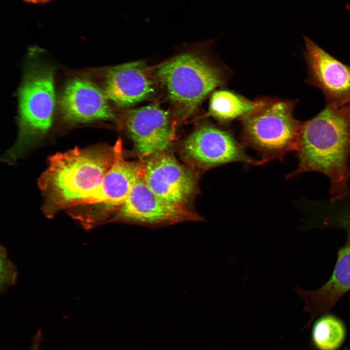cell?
<instances>
[{
  "mask_svg": "<svg viewBox=\"0 0 350 350\" xmlns=\"http://www.w3.org/2000/svg\"><path fill=\"white\" fill-rule=\"evenodd\" d=\"M296 157V169L286 175L314 172L330 181L328 200L333 203L349 195L350 180V104L339 107L326 105L312 118L303 122Z\"/></svg>",
  "mask_w": 350,
  "mask_h": 350,
  "instance_id": "cell-1",
  "label": "cell"
},
{
  "mask_svg": "<svg viewBox=\"0 0 350 350\" xmlns=\"http://www.w3.org/2000/svg\"><path fill=\"white\" fill-rule=\"evenodd\" d=\"M113 147L99 145L58 153L38 184L44 198L43 214L53 218L61 210L76 207L98 188L111 166Z\"/></svg>",
  "mask_w": 350,
  "mask_h": 350,
  "instance_id": "cell-2",
  "label": "cell"
},
{
  "mask_svg": "<svg viewBox=\"0 0 350 350\" xmlns=\"http://www.w3.org/2000/svg\"><path fill=\"white\" fill-rule=\"evenodd\" d=\"M295 105L294 101L258 100L256 107L242 118L244 146L257 151L265 163L283 161L296 151L303 121L294 117Z\"/></svg>",
  "mask_w": 350,
  "mask_h": 350,
  "instance_id": "cell-3",
  "label": "cell"
},
{
  "mask_svg": "<svg viewBox=\"0 0 350 350\" xmlns=\"http://www.w3.org/2000/svg\"><path fill=\"white\" fill-rule=\"evenodd\" d=\"M176 114L190 117L204 99L223 82L221 70L199 55L185 53L162 64L156 72Z\"/></svg>",
  "mask_w": 350,
  "mask_h": 350,
  "instance_id": "cell-4",
  "label": "cell"
},
{
  "mask_svg": "<svg viewBox=\"0 0 350 350\" xmlns=\"http://www.w3.org/2000/svg\"><path fill=\"white\" fill-rule=\"evenodd\" d=\"M113 149V163L100 186L79 206L68 212L86 230L108 222L143 175V163L124 158L121 140L116 141Z\"/></svg>",
  "mask_w": 350,
  "mask_h": 350,
  "instance_id": "cell-5",
  "label": "cell"
},
{
  "mask_svg": "<svg viewBox=\"0 0 350 350\" xmlns=\"http://www.w3.org/2000/svg\"><path fill=\"white\" fill-rule=\"evenodd\" d=\"M55 107L53 73L35 67L28 72L19 91V131L8 152L10 159L42 139L50 128Z\"/></svg>",
  "mask_w": 350,
  "mask_h": 350,
  "instance_id": "cell-6",
  "label": "cell"
},
{
  "mask_svg": "<svg viewBox=\"0 0 350 350\" xmlns=\"http://www.w3.org/2000/svg\"><path fill=\"white\" fill-rule=\"evenodd\" d=\"M244 147L228 131L204 124L187 137L181 151L189 167L199 173L235 162L252 165L265 164L261 159L250 157Z\"/></svg>",
  "mask_w": 350,
  "mask_h": 350,
  "instance_id": "cell-7",
  "label": "cell"
},
{
  "mask_svg": "<svg viewBox=\"0 0 350 350\" xmlns=\"http://www.w3.org/2000/svg\"><path fill=\"white\" fill-rule=\"evenodd\" d=\"M203 220L190 207L171 204L160 198L147 186L142 175L108 222L160 227Z\"/></svg>",
  "mask_w": 350,
  "mask_h": 350,
  "instance_id": "cell-8",
  "label": "cell"
},
{
  "mask_svg": "<svg viewBox=\"0 0 350 350\" xmlns=\"http://www.w3.org/2000/svg\"><path fill=\"white\" fill-rule=\"evenodd\" d=\"M143 163V179L154 193L168 203L188 206L198 191V172L180 164L167 150Z\"/></svg>",
  "mask_w": 350,
  "mask_h": 350,
  "instance_id": "cell-9",
  "label": "cell"
},
{
  "mask_svg": "<svg viewBox=\"0 0 350 350\" xmlns=\"http://www.w3.org/2000/svg\"><path fill=\"white\" fill-rule=\"evenodd\" d=\"M304 40L308 73L306 82L322 92L326 105L339 107L350 104V66L309 37L304 36Z\"/></svg>",
  "mask_w": 350,
  "mask_h": 350,
  "instance_id": "cell-10",
  "label": "cell"
},
{
  "mask_svg": "<svg viewBox=\"0 0 350 350\" xmlns=\"http://www.w3.org/2000/svg\"><path fill=\"white\" fill-rule=\"evenodd\" d=\"M124 126L137 152L143 157L168 150L175 138L168 113L155 105L128 111Z\"/></svg>",
  "mask_w": 350,
  "mask_h": 350,
  "instance_id": "cell-11",
  "label": "cell"
},
{
  "mask_svg": "<svg viewBox=\"0 0 350 350\" xmlns=\"http://www.w3.org/2000/svg\"><path fill=\"white\" fill-rule=\"evenodd\" d=\"M347 233L346 241L338 251L336 262L328 280L315 290L299 287L293 289L305 302L303 311L310 315L309 320L302 329H310L318 316L327 314L350 290V232Z\"/></svg>",
  "mask_w": 350,
  "mask_h": 350,
  "instance_id": "cell-12",
  "label": "cell"
},
{
  "mask_svg": "<svg viewBox=\"0 0 350 350\" xmlns=\"http://www.w3.org/2000/svg\"><path fill=\"white\" fill-rule=\"evenodd\" d=\"M154 89L150 70L141 61L110 67L105 74L104 92L108 99L120 107L129 106L142 101Z\"/></svg>",
  "mask_w": 350,
  "mask_h": 350,
  "instance_id": "cell-13",
  "label": "cell"
},
{
  "mask_svg": "<svg viewBox=\"0 0 350 350\" xmlns=\"http://www.w3.org/2000/svg\"><path fill=\"white\" fill-rule=\"evenodd\" d=\"M104 91L90 81H70L61 95L60 105L64 118L73 122L113 120L115 116Z\"/></svg>",
  "mask_w": 350,
  "mask_h": 350,
  "instance_id": "cell-14",
  "label": "cell"
},
{
  "mask_svg": "<svg viewBox=\"0 0 350 350\" xmlns=\"http://www.w3.org/2000/svg\"><path fill=\"white\" fill-rule=\"evenodd\" d=\"M258 100L251 101L230 91L220 90L212 94L208 115L221 122L244 117L257 106Z\"/></svg>",
  "mask_w": 350,
  "mask_h": 350,
  "instance_id": "cell-15",
  "label": "cell"
},
{
  "mask_svg": "<svg viewBox=\"0 0 350 350\" xmlns=\"http://www.w3.org/2000/svg\"><path fill=\"white\" fill-rule=\"evenodd\" d=\"M345 327L340 320L331 315H325L314 324L312 338L319 350H336L345 337Z\"/></svg>",
  "mask_w": 350,
  "mask_h": 350,
  "instance_id": "cell-16",
  "label": "cell"
},
{
  "mask_svg": "<svg viewBox=\"0 0 350 350\" xmlns=\"http://www.w3.org/2000/svg\"><path fill=\"white\" fill-rule=\"evenodd\" d=\"M317 219L318 226L322 228H338L350 232V186H349V195L344 200L333 203L327 200L322 203Z\"/></svg>",
  "mask_w": 350,
  "mask_h": 350,
  "instance_id": "cell-17",
  "label": "cell"
},
{
  "mask_svg": "<svg viewBox=\"0 0 350 350\" xmlns=\"http://www.w3.org/2000/svg\"><path fill=\"white\" fill-rule=\"evenodd\" d=\"M16 266L10 260L7 248L3 245L0 246V292H6L15 285L18 278Z\"/></svg>",
  "mask_w": 350,
  "mask_h": 350,
  "instance_id": "cell-18",
  "label": "cell"
},
{
  "mask_svg": "<svg viewBox=\"0 0 350 350\" xmlns=\"http://www.w3.org/2000/svg\"><path fill=\"white\" fill-rule=\"evenodd\" d=\"M43 341V336L42 331L38 330L32 337L29 350H40V345Z\"/></svg>",
  "mask_w": 350,
  "mask_h": 350,
  "instance_id": "cell-19",
  "label": "cell"
},
{
  "mask_svg": "<svg viewBox=\"0 0 350 350\" xmlns=\"http://www.w3.org/2000/svg\"><path fill=\"white\" fill-rule=\"evenodd\" d=\"M24 1L32 4H44L53 0H23Z\"/></svg>",
  "mask_w": 350,
  "mask_h": 350,
  "instance_id": "cell-20",
  "label": "cell"
},
{
  "mask_svg": "<svg viewBox=\"0 0 350 350\" xmlns=\"http://www.w3.org/2000/svg\"><path fill=\"white\" fill-rule=\"evenodd\" d=\"M344 350H350V345L345 347Z\"/></svg>",
  "mask_w": 350,
  "mask_h": 350,
  "instance_id": "cell-21",
  "label": "cell"
}]
</instances>
